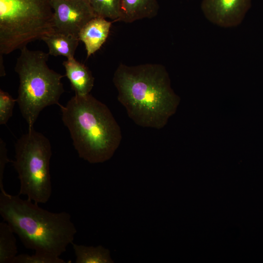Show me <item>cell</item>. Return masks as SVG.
<instances>
[{
    "instance_id": "obj_15",
    "label": "cell",
    "mask_w": 263,
    "mask_h": 263,
    "mask_svg": "<svg viewBox=\"0 0 263 263\" xmlns=\"http://www.w3.org/2000/svg\"><path fill=\"white\" fill-rule=\"evenodd\" d=\"M97 17L119 21L121 16V0H87Z\"/></svg>"
},
{
    "instance_id": "obj_14",
    "label": "cell",
    "mask_w": 263,
    "mask_h": 263,
    "mask_svg": "<svg viewBox=\"0 0 263 263\" xmlns=\"http://www.w3.org/2000/svg\"><path fill=\"white\" fill-rule=\"evenodd\" d=\"M14 232L4 221L0 223V263H13L18 254Z\"/></svg>"
},
{
    "instance_id": "obj_9",
    "label": "cell",
    "mask_w": 263,
    "mask_h": 263,
    "mask_svg": "<svg viewBox=\"0 0 263 263\" xmlns=\"http://www.w3.org/2000/svg\"><path fill=\"white\" fill-rule=\"evenodd\" d=\"M112 22L106 19L95 17L82 28L78 38L85 46L87 58L98 51L107 39Z\"/></svg>"
},
{
    "instance_id": "obj_4",
    "label": "cell",
    "mask_w": 263,
    "mask_h": 263,
    "mask_svg": "<svg viewBox=\"0 0 263 263\" xmlns=\"http://www.w3.org/2000/svg\"><path fill=\"white\" fill-rule=\"evenodd\" d=\"M49 54L40 50H31L27 46L20 49L15 67L19 79L16 99L22 116L34 128L40 113L45 108L56 104L65 92L61 79L63 75L48 66Z\"/></svg>"
},
{
    "instance_id": "obj_1",
    "label": "cell",
    "mask_w": 263,
    "mask_h": 263,
    "mask_svg": "<svg viewBox=\"0 0 263 263\" xmlns=\"http://www.w3.org/2000/svg\"><path fill=\"white\" fill-rule=\"evenodd\" d=\"M113 81L117 99L137 125L162 129L175 112L178 98L165 67L160 64H120Z\"/></svg>"
},
{
    "instance_id": "obj_17",
    "label": "cell",
    "mask_w": 263,
    "mask_h": 263,
    "mask_svg": "<svg viewBox=\"0 0 263 263\" xmlns=\"http://www.w3.org/2000/svg\"><path fill=\"white\" fill-rule=\"evenodd\" d=\"M16 99L8 93L0 90V124L5 125L13 114Z\"/></svg>"
},
{
    "instance_id": "obj_10",
    "label": "cell",
    "mask_w": 263,
    "mask_h": 263,
    "mask_svg": "<svg viewBox=\"0 0 263 263\" xmlns=\"http://www.w3.org/2000/svg\"><path fill=\"white\" fill-rule=\"evenodd\" d=\"M65 75L70 81L75 94L84 95L90 94L94 85V77L89 68L74 57L63 61Z\"/></svg>"
},
{
    "instance_id": "obj_11",
    "label": "cell",
    "mask_w": 263,
    "mask_h": 263,
    "mask_svg": "<svg viewBox=\"0 0 263 263\" xmlns=\"http://www.w3.org/2000/svg\"><path fill=\"white\" fill-rule=\"evenodd\" d=\"M121 16L119 21L131 23L155 17L159 6L157 0H121Z\"/></svg>"
},
{
    "instance_id": "obj_8",
    "label": "cell",
    "mask_w": 263,
    "mask_h": 263,
    "mask_svg": "<svg viewBox=\"0 0 263 263\" xmlns=\"http://www.w3.org/2000/svg\"><path fill=\"white\" fill-rule=\"evenodd\" d=\"M252 0H202L201 10L211 23L224 28L240 25L251 6Z\"/></svg>"
},
{
    "instance_id": "obj_13",
    "label": "cell",
    "mask_w": 263,
    "mask_h": 263,
    "mask_svg": "<svg viewBox=\"0 0 263 263\" xmlns=\"http://www.w3.org/2000/svg\"><path fill=\"white\" fill-rule=\"evenodd\" d=\"M76 263H113L108 249L100 245L96 247L72 244Z\"/></svg>"
},
{
    "instance_id": "obj_6",
    "label": "cell",
    "mask_w": 263,
    "mask_h": 263,
    "mask_svg": "<svg viewBox=\"0 0 263 263\" xmlns=\"http://www.w3.org/2000/svg\"><path fill=\"white\" fill-rule=\"evenodd\" d=\"M12 162L20 182L19 195L39 204H45L52 193L50 161L52 155L49 140L34 129L21 136L15 145Z\"/></svg>"
},
{
    "instance_id": "obj_16",
    "label": "cell",
    "mask_w": 263,
    "mask_h": 263,
    "mask_svg": "<svg viewBox=\"0 0 263 263\" xmlns=\"http://www.w3.org/2000/svg\"><path fill=\"white\" fill-rule=\"evenodd\" d=\"M65 261L60 257L35 252L33 255L26 254L17 255L13 263H65Z\"/></svg>"
},
{
    "instance_id": "obj_3",
    "label": "cell",
    "mask_w": 263,
    "mask_h": 263,
    "mask_svg": "<svg viewBox=\"0 0 263 263\" xmlns=\"http://www.w3.org/2000/svg\"><path fill=\"white\" fill-rule=\"evenodd\" d=\"M67 127L80 158L91 164L110 159L119 147L120 127L109 108L91 94H75L60 105Z\"/></svg>"
},
{
    "instance_id": "obj_2",
    "label": "cell",
    "mask_w": 263,
    "mask_h": 263,
    "mask_svg": "<svg viewBox=\"0 0 263 263\" xmlns=\"http://www.w3.org/2000/svg\"><path fill=\"white\" fill-rule=\"evenodd\" d=\"M0 214L25 247L35 252L60 257L77 232L69 213L49 211L6 191L0 193Z\"/></svg>"
},
{
    "instance_id": "obj_12",
    "label": "cell",
    "mask_w": 263,
    "mask_h": 263,
    "mask_svg": "<svg viewBox=\"0 0 263 263\" xmlns=\"http://www.w3.org/2000/svg\"><path fill=\"white\" fill-rule=\"evenodd\" d=\"M41 40L47 45L49 55L67 58L74 57L80 41L78 37L56 31L46 35Z\"/></svg>"
},
{
    "instance_id": "obj_7",
    "label": "cell",
    "mask_w": 263,
    "mask_h": 263,
    "mask_svg": "<svg viewBox=\"0 0 263 263\" xmlns=\"http://www.w3.org/2000/svg\"><path fill=\"white\" fill-rule=\"evenodd\" d=\"M54 31L78 37L82 28L97 17L87 0H50Z\"/></svg>"
},
{
    "instance_id": "obj_5",
    "label": "cell",
    "mask_w": 263,
    "mask_h": 263,
    "mask_svg": "<svg viewBox=\"0 0 263 263\" xmlns=\"http://www.w3.org/2000/svg\"><path fill=\"white\" fill-rule=\"evenodd\" d=\"M54 31L50 0H0V55Z\"/></svg>"
},
{
    "instance_id": "obj_18",
    "label": "cell",
    "mask_w": 263,
    "mask_h": 263,
    "mask_svg": "<svg viewBox=\"0 0 263 263\" xmlns=\"http://www.w3.org/2000/svg\"><path fill=\"white\" fill-rule=\"evenodd\" d=\"M10 162L7 157L6 144L2 139H0V192L5 191L3 186V175L6 164Z\"/></svg>"
}]
</instances>
